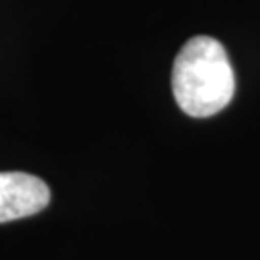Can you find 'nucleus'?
Here are the masks:
<instances>
[{
    "mask_svg": "<svg viewBox=\"0 0 260 260\" xmlns=\"http://www.w3.org/2000/svg\"><path fill=\"white\" fill-rule=\"evenodd\" d=\"M172 91L191 118H210L232 103L235 74L222 43L206 35L189 39L174 62Z\"/></svg>",
    "mask_w": 260,
    "mask_h": 260,
    "instance_id": "1",
    "label": "nucleus"
},
{
    "mask_svg": "<svg viewBox=\"0 0 260 260\" xmlns=\"http://www.w3.org/2000/svg\"><path fill=\"white\" fill-rule=\"evenodd\" d=\"M50 189L37 176L23 172H0V223L27 218L45 210Z\"/></svg>",
    "mask_w": 260,
    "mask_h": 260,
    "instance_id": "2",
    "label": "nucleus"
}]
</instances>
